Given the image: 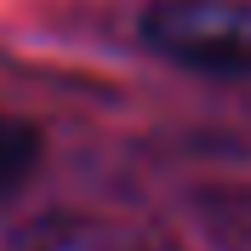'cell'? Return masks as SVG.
<instances>
[{"mask_svg":"<svg viewBox=\"0 0 251 251\" xmlns=\"http://www.w3.org/2000/svg\"><path fill=\"white\" fill-rule=\"evenodd\" d=\"M143 46L217 80H251V0H149Z\"/></svg>","mask_w":251,"mask_h":251,"instance_id":"1","label":"cell"},{"mask_svg":"<svg viewBox=\"0 0 251 251\" xmlns=\"http://www.w3.org/2000/svg\"><path fill=\"white\" fill-rule=\"evenodd\" d=\"M34 172H40V131L0 109V205L17 200Z\"/></svg>","mask_w":251,"mask_h":251,"instance_id":"2","label":"cell"},{"mask_svg":"<svg viewBox=\"0 0 251 251\" xmlns=\"http://www.w3.org/2000/svg\"><path fill=\"white\" fill-rule=\"evenodd\" d=\"M103 251H154V246H103Z\"/></svg>","mask_w":251,"mask_h":251,"instance_id":"3","label":"cell"}]
</instances>
